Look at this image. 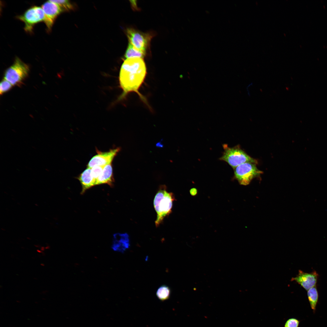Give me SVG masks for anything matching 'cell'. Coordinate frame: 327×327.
Segmentation results:
<instances>
[{
	"label": "cell",
	"mask_w": 327,
	"mask_h": 327,
	"mask_svg": "<svg viewBox=\"0 0 327 327\" xmlns=\"http://www.w3.org/2000/svg\"><path fill=\"white\" fill-rule=\"evenodd\" d=\"M147 72L146 64L143 58L126 59L121 65L119 74L120 85L123 91L121 97L134 92L138 95L143 101L147 103L145 97L139 91L145 80Z\"/></svg>",
	"instance_id": "cell-1"
},
{
	"label": "cell",
	"mask_w": 327,
	"mask_h": 327,
	"mask_svg": "<svg viewBox=\"0 0 327 327\" xmlns=\"http://www.w3.org/2000/svg\"><path fill=\"white\" fill-rule=\"evenodd\" d=\"M175 197L172 193L166 190L165 185H162L156 193L154 200V206L157 213L155 221L156 226L162 223L164 218L172 212Z\"/></svg>",
	"instance_id": "cell-2"
},
{
	"label": "cell",
	"mask_w": 327,
	"mask_h": 327,
	"mask_svg": "<svg viewBox=\"0 0 327 327\" xmlns=\"http://www.w3.org/2000/svg\"><path fill=\"white\" fill-rule=\"evenodd\" d=\"M30 70L28 65L16 57L4 74V78L13 86H20L28 77Z\"/></svg>",
	"instance_id": "cell-3"
},
{
	"label": "cell",
	"mask_w": 327,
	"mask_h": 327,
	"mask_svg": "<svg viewBox=\"0 0 327 327\" xmlns=\"http://www.w3.org/2000/svg\"><path fill=\"white\" fill-rule=\"evenodd\" d=\"M223 147L224 150L220 159L227 162L234 169L246 162L256 164L257 163L256 160L249 156L240 148L230 147L226 144L223 145Z\"/></svg>",
	"instance_id": "cell-4"
},
{
	"label": "cell",
	"mask_w": 327,
	"mask_h": 327,
	"mask_svg": "<svg viewBox=\"0 0 327 327\" xmlns=\"http://www.w3.org/2000/svg\"><path fill=\"white\" fill-rule=\"evenodd\" d=\"M16 17L24 23L25 31L31 33L36 24L44 21L45 14L41 7L34 5L30 7L22 14Z\"/></svg>",
	"instance_id": "cell-5"
},
{
	"label": "cell",
	"mask_w": 327,
	"mask_h": 327,
	"mask_svg": "<svg viewBox=\"0 0 327 327\" xmlns=\"http://www.w3.org/2000/svg\"><path fill=\"white\" fill-rule=\"evenodd\" d=\"M256 164L246 162L234 169V177L240 184L246 185L249 184L253 179L262 173L263 172L257 168Z\"/></svg>",
	"instance_id": "cell-6"
},
{
	"label": "cell",
	"mask_w": 327,
	"mask_h": 327,
	"mask_svg": "<svg viewBox=\"0 0 327 327\" xmlns=\"http://www.w3.org/2000/svg\"><path fill=\"white\" fill-rule=\"evenodd\" d=\"M127 35L130 43L137 49L146 53L152 36L150 34L128 28L127 30Z\"/></svg>",
	"instance_id": "cell-7"
},
{
	"label": "cell",
	"mask_w": 327,
	"mask_h": 327,
	"mask_svg": "<svg viewBox=\"0 0 327 327\" xmlns=\"http://www.w3.org/2000/svg\"><path fill=\"white\" fill-rule=\"evenodd\" d=\"M41 8L45 14L44 22L47 30L50 31L55 20L58 16L63 12L61 8L56 3L49 0L44 3Z\"/></svg>",
	"instance_id": "cell-8"
},
{
	"label": "cell",
	"mask_w": 327,
	"mask_h": 327,
	"mask_svg": "<svg viewBox=\"0 0 327 327\" xmlns=\"http://www.w3.org/2000/svg\"><path fill=\"white\" fill-rule=\"evenodd\" d=\"M120 150V148L111 149L105 152H99L91 159L88 164V168H91L96 166H105L111 164L115 156Z\"/></svg>",
	"instance_id": "cell-9"
},
{
	"label": "cell",
	"mask_w": 327,
	"mask_h": 327,
	"mask_svg": "<svg viewBox=\"0 0 327 327\" xmlns=\"http://www.w3.org/2000/svg\"><path fill=\"white\" fill-rule=\"evenodd\" d=\"M318 276V274L316 271L307 273L299 270L298 275L292 278V281L296 282L307 291L316 286Z\"/></svg>",
	"instance_id": "cell-10"
},
{
	"label": "cell",
	"mask_w": 327,
	"mask_h": 327,
	"mask_svg": "<svg viewBox=\"0 0 327 327\" xmlns=\"http://www.w3.org/2000/svg\"><path fill=\"white\" fill-rule=\"evenodd\" d=\"M130 246L129 236L127 233H117L114 234L111 247L113 251L124 253Z\"/></svg>",
	"instance_id": "cell-11"
},
{
	"label": "cell",
	"mask_w": 327,
	"mask_h": 327,
	"mask_svg": "<svg viewBox=\"0 0 327 327\" xmlns=\"http://www.w3.org/2000/svg\"><path fill=\"white\" fill-rule=\"evenodd\" d=\"M82 187L81 193L83 194L88 189L95 185L91 174V168H88L78 177Z\"/></svg>",
	"instance_id": "cell-12"
},
{
	"label": "cell",
	"mask_w": 327,
	"mask_h": 327,
	"mask_svg": "<svg viewBox=\"0 0 327 327\" xmlns=\"http://www.w3.org/2000/svg\"><path fill=\"white\" fill-rule=\"evenodd\" d=\"M114 182L112 165L111 164H108L104 166L102 173L97 180L96 185L107 184L111 187L113 185Z\"/></svg>",
	"instance_id": "cell-13"
},
{
	"label": "cell",
	"mask_w": 327,
	"mask_h": 327,
	"mask_svg": "<svg viewBox=\"0 0 327 327\" xmlns=\"http://www.w3.org/2000/svg\"><path fill=\"white\" fill-rule=\"evenodd\" d=\"M171 294V290L169 287L164 285L158 288L156 292V295L160 300L163 301L169 299Z\"/></svg>",
	"instance_id": "cell-14"
},
{
	"label": "cell",
	"mask_w": 327,
	"mask_h": 327,
	"mask_svg": "<svg viewBox=\"0 0 327 327\" xmlns=\"http://www.w3.org/2000/svg\"><path fill=\"white\" fill-rule=\"evenodd\" d=\"M307 291L308 299L311 308L313 311H315L318 299V293L316 286Z\"/></svg>",
	"instance_id": "cell-15"
},
{
	"label": "cell",
	"mask_w": 327,
	"mask_h": 327,
	"mask_svg": "<svg viewBox=\"0 0 327 327\" xmlns=\"http://www.w3.org/2000/svg\"><path fill=\"white\" fill-rule=\"evenodd\" d=\"M145 53L144 52L137 49L129 43L125 54V57L126 59L134 58H143L145 56Z\"/></svg>",
	"instance_id": "cell-16"
},
{
	"label": "cell",
	"mask_w": 327,
	"mask_h": 327,
	"mask_svg": "<svg viewBox=\"0 0 327 327\" xmlns=\"http://www.w3.org/2000/svg\"><path fill=\"white\" fill-rule=\"evenodd\" d=\"M52 2L56 3L61 8L63 11H68L72 9L73 6L71 2L68 0H51Z\"/></svg>",
	"instance_id": "cell-17"
},
{
	"label": "cell",
	"mask_w": 327,
	"mask_h": 327,
	"mask_svg": "<svg viewBox=\"0 0 327 327\" xmlns=\"http://www.w3.org/2000/svg\"><path fill=\"white\" fill-rule=\"evenodd\" d=\"M13 85L4 78L2 80L0 84V94H2L12 89Z\"/></svg>",
	"instance_id": "cell-18"
},
{
	"label": "cell",
	"mask_w": 327,
	"mask_h": 327,
	"mask_svg": "<svg viewBox=\"0 0 327 327\" xmlns=\"http://www.w3.org/2000/svg\"><path fill=\"white\" fill-rule=\"evenodd\" d=\"M104 166H96L91 168V174L96 183L97 180L101 174Z\"/></svg>",
	"instance_id": "cell-19"
},
{
	"label": "cell",
	"mask_w": 327,
	"mask_h": 327,
	"mask_svg": "<svg viewBox=\"0 0 327 327\" xmlns=\"http://www.w3.org/2000/svg\"><path fill=\"white\" fill-rule=\"evenodd\" d=\"M299 321L295 318H290L286 322L284 327H298Z\"/></svg>",
	"instance_id": "cell-20"
},
{
	"label": "cell",
	"mask_w": 327,
	"mask_h": 327,
	"mask_svg": "<svg viewBox=\"0 0 327 327\" xmlns=\"http://www.w3.org/2000/svg\"><path fill=\"white\" fill-rule=\"evenodd\" d=\"M197 191L195 188H192L190 190V194L192 196H195L197 193Z\"/></svg>",
	"instance_id": "cell-21"
},
{
	"label": "cell",
	"mask_w": 327,
	"mask_h": 327,
	"mask_svg": "<svg viewBox=\"0 0 327 327\" xmlns=\"http://www.w3.org/2000/svg\"><path fill=\"white\" fill-rule=\"evenodd\" d=\"M41 250L42 251H44L45 250V248L43 247H41Z\"/></svg>",
	"instance_id": "cell-22"
},
{
	"label": "cell",
	"mask_w": 327,
	"mask_h": 327,
	"mask_svg": "<svg viewBox=\"0 0 327 327\" xmlns=\"http://www.w3.org/2000/svg\"><path fill=\"white\" fill-rule=\"evenodd\" d=\"M37 251L39 253H41L42 252V251L39 249H38Z\"/></svg>",
	"instance_id": "cell-23"
},
{
	"label": "cell",
	"mask_w": 327,
	"mask_h": 327,
	"mask_svg": "<svg viewBox=\"0 0 327 327\" xmlns=\"http://www.w3.org/2000/svg\"><path fill=\"white\" fill-rule=\"evenodd\" d=\"M49 247H50L49 246H46V247H45V249H48Z\"/></svg>",
	"instance_id": "cell-24"
}]
</instances>
